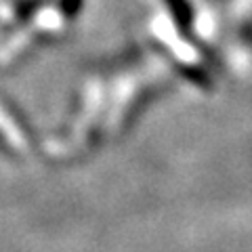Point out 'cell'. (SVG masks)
<instances>
[{
    "label": "cell",
    "instance_id": "cell-1",
    "mask_svg": "<svg viewBox=\"0 0 252 252\" xmlns=\"http://www.w3.org/2000/svg\"><path fill=\"white\" fill-rule=\"evenodd\" d=\"M166 4L170 6V11L175 15L179 26L189 28V23H191V9H189L187 0H166Z\"/></svg>",
    "mask_w": 252,
    "mask_h": 252
},
{
    "label": "cell",
    "instance_id": "cell-2",
    "mask_svg": "<svg viewBox=\"0 0 252 252\" xmlns=\"http://www.w3.org/2000/svg\"><path fill=\"white\" fill-rule=\"evenodd\" d=\"M183 72L189 76V78H193L195 82H198L200 86H210V80H208V76L202 72L200 67H193V65H187V67H183Z\"/></svg>",
    "mask_w": 252,
    "mask_h": 252
},
{
    "label": "cell",
    "instance_id": "cell-3",
    "mask_svg": "<svg viewBox=\"0 0 252 252\" xmlns=\"http://www.w3.org/2000/svg\"><path fill=\"white\" fill-rule=\"evenodd\" d=\"M78 9H80V0H63V11L67 15H74Z\"/></svg>",
    "mask_w": 252,
    "mask_h": 252
}]
</instances>
